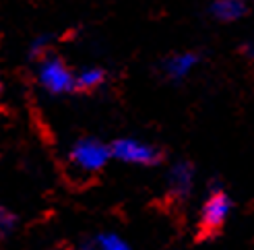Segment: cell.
<instances>
[{"mask_svg":"<svg viewBox=\"0 0 254 250\" xmlns=\"http://www.w3.org/2000/svg\"><path fill=\"white\" fill-rule=\"evenodd\" d=\"M70 166L74 170H79L83 174H95L99 170H104L106 164L112 159V149L104 145L97 139H79L70 149Z\"/></svg>","mask_w":254,"mask_h":250,"instance_id":"cell-1","label":"cell"},{"mask_svg":"<svg viewBox=\"0 0 254 250\" xmlns=\"http://www.w3.org/2000/svg\"><path fill=\"white\" fill-rule=\"evenodd\" d=\"M74 74L64 60H60L58 56L48 54L46 58L40 60V68H37V81L48 93L52 95H62L74 89Z\"/></svg>","mask_w":254,"mask_h":250,"instance_id":"cell-2","label":"cell"},{"mask_svg":"<svg viewBox=\"0 0 254 250\" xmlns=\"http://www.w3.org/2000/svg\"><path fill=\"white\" fill-rule=\"evenodd\" d=\"M112 157L122 161V164L132 166H155L161 161L159 149L138 139H118L110 145Z\"/></svg>","mask_w":254,"mask_h":250,"instance_id":"cell-3","label":"cell"},{"mask_svg":"<svg viewBox=\"0 0 254 250\" xmlns=\"http://www.w3.org/2000/svg\"><path fill=\"white\" fill-rule=\"evenodd\" d=\"M232 211V201L230 196L221 190H215L209 198L207 203L202 205V211H200V230L202 232H215L219 230L227 215H230Z\"/></svg>","mask_w":254,"mask_h":250,"instance_id":"cell-4","label":"cell"},{"mask_svg":"<svg viewBox=\"0 0 254 250\" xmlns=\"http://www.w3.org/2000/svg\"><path fill=\"white\" fill-rule=\"evenodd\" d=\"M196 64H198V54L180 52V54H174V56L166 58V62H163V70H166V74L170 79L180 81V79H186L188 74L194 70Z\"/></svg>","mask_w":254,"mask_h":250,"instance_id":"cell-5","label":"cell"},{"mask_svg":"<svg viewBox=\"0 0 254 250\" xmlns=\"http://www.w3.org/2000/svg\"><path fill=\"white\" fill-rule=\"evenodd\" d=\"M194 184V168L190 161H176L170 168V188L174 194L184 196Z\"/></svg>","mask_w":254,"mask_h":250,"instance_id":"cell-6","label":"cell"},{"mask_svg":"<svg viewBox=\"0 0 254 250\" xmlns=\"http://www.w3.org/2000/svg\"><path fill=\"white\" fill-rule=\"evenodd\" d=\"M246 12L244 0H215L211 4V15L219 21H236Z\"/></svg>","mask_w":254,"mask_h":250,"instance_id":"cell-7","label":"cell"},{"mask_svg":"<svg viewBox=\"0 0 254 250\" xmlns=\"http://www.w3.org/2000/svg\"><path fill=\"white\" fill-rule=\"evenodd\" d=\"M104 81H106V72L101 68H97V66H91V68L81 70L77 77H74V89H79V91H93Z\"/></svg>","mask_w":254,"mask_h":250,"instance_id":"cell-8","label":"cell"},{"mask_svg":"<svg viewBox=\"0 0 254 250\" xmlns=\"http://www.w3.org/2000/svg\"><path fill=\"white\" fill-rule=\"evenodd\" d=\"M95 242H97L99 250H130L126 240L120 238L118 234H101Z\"/></svg>","mask_w":254,"mask_h":250,"instance_id":"cell-9","label":"cell"},{"mask_svg":"<svg viewBox=\"0 0 254 250\" xmlns=\"http://www.w3.org/2000/svg\"><path fill=\"white\" fill-rule=\"evenodd\" d=\"M48 44H50V37H48V35H40L37 40L31 42V46H29V56H31L33 60L46 58V56H48Z\"/></svg>","mask_w":254,"mask_h":250,"instance_id":"cell-10","label":"cell"},{"mask_svg":"<svg viewBox=\"0 0 254 250\" xmlns=\"http://www.w3.org/2000/svg\"><path fill=\"white\" fill-rule=\"evenodd\" d=\"M15 226H17V217L12 215L8 209L0 207V236L10 234L12 230H15Z\"/></svg>","mask_w":254,"mask_h":250,"instance_id":"cell-11","label":"cell"},{"mask_svg":"<svg viewBox=\"0 0 254 250\" xmlns=\"http://www.w3.org/2000/svg\"><path fill=\"white\" fill-rule=\"evenodd\" d=\"M244 52H246V56H248V58H254V44H252V42L244 46Z\"/></svg>","mask_w":254,"mask_h":250,"instance_id":"cell-12","label":"cell"},{"mask_svg":"<svg viewBox=\"0 0 254 250\" xmlns=\"http://www.w3.org/2000/svg\"><path fill=\"white\" fill-rule=\"evenodd\" d=\"M81 250H99V246H97V242H87L81 246Z\"/></svg>","mask_w":254,"mask_h":250,"instance_id":"cell-13","label":"cell"},{"mask_svg":"<svg viewBox=\"0 0 254 250\" xmlns=\"http://www.w3.org/2000/svg\"><path fill=\"white\" fill-rule=\"evenodd\" d=\"M0 89H2V85H0Z\"/></svg>","mask_w":254,"mask_h":250,"instance_id":"cell-14","label":"cell"}]
</instances>
